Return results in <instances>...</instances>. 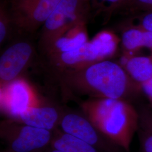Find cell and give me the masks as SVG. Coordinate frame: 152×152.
<instances>
[{"label":"cell","mask_w":152,"mask_h":152,"mask_svg":"<svg viewBox=\"0 0 152 152\" xmlns=\"http://www.w3.org/2000/svg\"><path fill=\"white\" fill-rule=\"evenodd\" d=\"M54 73L65 92L73 94L128 101L141 92L124 67L109 60Z\"/></svg>","instance_id":"1"},{"label":"cell","mask_w":152,"mask_h":152,"mask_svg":"<svg viewBox=\"0 0 152 152\" xmlns=\"http://www.w3.org/2000/svg\"><path fill=\"white\" fill-rule=\"evenodd\" d=\"M83 113L104 136L126 152L139 129V113L128 101L93 98L81 104Z\"/></svg>","instance_id":"2"},{"label":"cell","mask_w":152,"mask_h":152,"mask_svg":"<svg viewBox=\"0 0 152 152\" xmlns=\"http://www.w3.org/2000/svg\"><path fill=\"white\" fill-rule=\"evenodd\" d=\"M118 42L119 39L113 33L103 31L75 50L46 55L48 64L54 72L85 67L112 57Z\"/></svg>","instance_id":"3"},{"label":"cell","mask_w":152,"mask_h":152,"mask_svg":"<svg viewBox=\"0 0 152 152\" xmlns=\"http://www.w3.org/2000/svg\"><path fill=\"white\" fill-rule=\"evenodd\" d=\"M88 13L87 1L60 0L42 26L39 42L40 49L45 54L67 33L85 25Z\"/></svg>","instance_id":"4"},{"label":"cell","mask_w":152,"mask_h":152,"mask_svg":"<svg viewBox=\"0 0 152 152\" xmlns=\"http://www.w3.org/2000/svg\"><path fill=\"white\" fill-rule=\"evenodd\" d=\"M0 136L11 152H39L49 147L53 131L9 119L1 124Z\"/></svg>","instance_id":"5"},{"label":"cell","mask_w":152,"mask_h":152,"mask_svg":"<svg viewBox=\"0 0 152 152\" xmlns=\"http://www.w3.org/2000/svg\"><path fill=\"white\" fill-rule=\"evenodd\" d=\"M60 0H11V22L21 32L33 33L43 26Z\"/></svg>","instance_id":"6"},{"label":"cell","mask_w":152,"mask_h":152,"mask_svg":"<svg viewBox=\"0 0 152 152\" xmlns=\"http://www.w3.org/2000/svg\"><path fill=\"white\" fill-rule=\"evenodd\" d=\"M59 127L61 131L105 152H120V147L98 130L85 114L63 112Z\"/></svg>","instance_id":"7"},{"label":"cell","mask_w":152,"mask_h":152,"mask_svg":"<svg viewBox=\"0 0 152 152\" xmlns=\"http://www.w3.org/2000/svg\"><path fill=\"white\" fill-rule=\"evenodd\" d=\"M35 55L34 46L27 41L11 44L0 57L1 87L19 78L32 63Z\"/></svg>","instance_id":"8"},{"label":"cell","mask_w":152,"mask_h":152,"mask_svg":"<svg viewBox=\"0 0 152 152\" xmlns=\"http://www.w3.org/2000/svg\"><path fill=\"white\" fill-rule=\"evenodd\" d=\"M31 87L20 78L1 87V108L9 119H13L35 105Z\"/></svg>","instance_id":"9"},{"label":"cell","mask_w":152,"mask_h":152,"mask_svg":"<svg viewBox=\"0 0 152 152\" xmlns=\"http://www.w3.org/2000/svg\"><path fill=\"white\" fill-rule=\"evenodd\" d=\"M62 113L55 107L36 105L10 120L24 125L54 131L59 126Z\"/></svg>","instance_id":"10"},{"label":"cell","mask_w":152,"mask_h":152,"mask_svg":"<svg viewBox=\"0 0 152 152\" xmlns=\"http://www.w3.org/2000/svg\"><path fill=\"white\" fill-rule=\"evenodd\" d=\"M121 65L131 78L139 85L152 77V54L149 56L126 54Z\"/></svg>","instance_id":"11"},{"label":"cell","mask_w":152,"mask_h":152,"mask_svg":"<svg viewBox=\"0 0 152 152\" xmlns=\"http://www.w3.org/2000/svg\"><path fill=\"white\" fill-rule=\"evenodd\" d=\"M121 43L126 55H134L142 48L149 49L152 54V33L140 28L134 26L126 29L122 34Z\"/></svg>","instance_id":"12"},{"label":"cell","mask_w":152,"mask_h":152,"mask_svg":"<svg viewBox=\"0 0 152 152\" xmlns=\"http://www.w3.org/2000/svg\"><path fill=\"white\" fill-rule=\"evenodd\" d=\"M53 132L50 146L63 152H105L58 129Z\"/></svg>","instance_id":"13"},{"label":"cell","mask_w":152,"mask_h":152,"mask_svg":"<svg viewBox=\"0 0 152 152\" xmlns=\"http://www.w3.org/2000/svg\"><path fill=\"white\" fill-rule=\"evenodd\" d=\"M117 10L132 14L152 12V0H126Z\"/></svg>","instance_id":"14"},{"label":"cell","mask_w":152,"mask_h":152,"mask_svg":"<svg viewBox=\"0 0 152 152\" xmlns=\"http://www.w3.org/2000/svg\"><path fill=\"white\" fill-rule=\"evenodd\" d=\"M12 24L10 13L6 11L4 6L0 10V44H3L8 36Z\"/></svg>","instance_id":"15"},{"label":"cell","mask_w":152,"mask_h":152,"mask_svg":"<svg viewBox=\"0 0 152 152\" xmlns=\"http://www.w3.org/2000/svg\"><path fill=\"white\" fill-rule=\"evenodd\" d=\"M139 113V129L152 134V110L141 109Z\"/></svg>","instance_id":"16"},{"label":"cell","mask_w":152,"mask_h":152,"mask_svg":"<svg viewBox=\"0 0 152 152\" xmlns=\"http://www.w3.org/2000/svg\"><path fill=\"white\" fill-rule=\"evenodd\" d=\"M140 147L141 152H152V134L139 129Z\"/></svg>","instance_id":"17"},{"label":"cell","mask_w":152,"mask_h":152,"mask_svg":"<svg viewBox=\"0 0 152 152\" xmlns=\"http://www.w3.org/2000/svg\"><path fill=\"white\" fill-rule=\"evenodd\" d=\"M126 0H94L95 5L102 7L105 11L110 12L117 10Z\"/></svg>","instance_id":"18"},{"label":"cell","mask_w":152,"mask_h":152,"mask_svg":"<svg viewBox=\"0 0 152 152\" xmlns=\"http://www.w3.org/2000/svg\"><path fill=\"white\" fill-rule=\"evenodd\" d=\"M137 27L152 33V12L141 13L137 16Z\"/></svg>","instance_id":"19"},{"label":"cell","mask_w":152,"mask_h":152,"mask_svg":"<svg viewBox=\"0 0 152 152\" xmlns=\"http://www.w3.org/2000/svg\"><path fill=\"white\" fill-rule=\"evenodd\" d=\"M141 92L148 99L150 103H152V77L147 81L140 85Z\"/></svg>","instance_id":"20"},{"label":"cell","mask_w":152,"mask_h":152,"mask_svg":"<svg viewBox=\"0 0 152 152\" xmlns=\"http://www.w3.org/2000/svg\"><path fill=\"white\" fill-rule=\"evenodd\" d=\"M61 152V151H59V150H57V149H54V148H52V147H50V146H49V147H48V148H46V149H45L44 150H42V151H40V152Z\"/></svg>","instance_id":"21"},{"label":"cell","mask_w":152,"mask_h":152,"mask_svg":"<svg viewBox=\"0 0 152 152\" xmlns=\"http://www.w3.org/2000/svg\"><path fill=\"white\" fill-rule=\"evenodd\" d=\"M84 1H87V2H88V1H89V0H84Z\"/></svg>","instance_id":"22"},{"label":"cell","mask_w":152,"mask_h":152,"mask_svg":"<svg viewBox=\"0 0 152 152\" xmlns=\"http://www.w3.org/2000/svg\"><path fill=\"white\" fill-rule=\"evenodd\" d=\"M151 106H152V103H151Z\"/></svg>","instance_id":"23"},{"label":"cell","mask_w":152,"mask_h":152,"mask_svg":"<svg viewBox=\"0 0 152 152\" xmlns=\"http://www.w3.org/2000/svg\"><path fill=\"white\" fill-rule=\"evenodd\" d=\"M7 152H10V151H7Z\"/></svg>","instance_id":"24"}]
</instances>
